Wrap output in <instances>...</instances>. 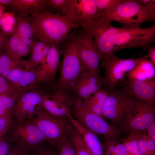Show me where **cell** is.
<instances>
[{"mask_svg":"<svg viewBox=\"0 0 155 155\" xmlns=\"http://www.w3.org/2000/svg\"><path fill=\"white\" fill-rule=\"evenodd\" d=\"M148 58L153 64L155 65V46H152L148 49Z\"/></svg>","mask_w":155,"mask_h":155,"instance_id":"obj_41","label":"cell"},{"mask_svg":"<svg viewBox=\"0 0 155 155\" xmlns=\"http://www.w3.org/2000/svg\"><path fill=\"white\" fill-rule=\"evenodd\" d=\"M11 90L13 89L10 83L0 74V94Z\"/></svg>","mask_w":155,"mask_h":155,"instance_id":"obj_39","label":"cell"},{"mask_svg":"<svg viewBox=\"0 0 155 155\" xmlns=\"http://www.w3.org/2000/svg\"><path fill=\"white\" fill-rule=\"evenodd\" d=\"M24 60L22 58L13 59L5 52L2 51L0 54V74L7 80L10 72L21 65Z\"/></svg>","mask_w":155,"mask_h":155,"instance_id":"obj_27","label":"cell"},{"mask_svg":"<svg viewBox=\"0 0 155 155\" xmlns=\"http://www.w3.org/2000/svg\"><path fill=\"white\" fill-rule=\"evenodd\" d=\"M45 135L48 142L55 145L61 138L69 137L74 127L68 117L51 115L42 106L30 121Z\"/></svg>","mask_w":155,"mask_h":155,"instance_id":"obj_6","label":"cell"},{"mask_svg":"<svg viewBox=\"0 0 155 155\" xmlns=\"http://www.w3.org/2000/svg\"><path fill=\"white\" fill-rule=\"evenodd\" d=\"M135 132L139 148L142 155H150L147 143L143 133Z\"/></svg>","mask_w":155,"mask_h":155,"instance_id":"obj_37","label":"cell"},{"mask_svg":"<svg viewBox=\"0 0 155 155\" xmlns=\"http://www.w3.org/2000/svg\"><path fill=\"white\" fill-rule=\"evenodd\" d=\"M59 50L63 55V59L60 65L59 78L54 86L61 93L70 96L73 93L76 79L82 71L86 70L79 56L74 29Z\"/></svg>","mask_w":155,"mask_h":155,"instance_id":"obj_3","label":"cell"},{"mask_svg":"<svg viewBox=\"0 0 155 155\" xmlns=\"http://www.w3.org/2000/svg\"><path fill=\"white\" fill-rule=\"evenodd\" d=\"M18 95L13 90L0 94V117H12L13 108Z\"/></svg>","mask_w":155,"mask_h":155,"instance_id":"obj_25","label":"cell"},{"mask_svg":"<svg viewBox=\"0 0 155 155\" xmlns=\"http://www.w3.org/2000/svg\"><path fill=\"white\" fill-rule=\"evenodd\" d=\"M102 78L96 77L86 70L82 71L76 79L73 85L75 96L85 98L102 88Z\"/></svg>","mask_w":155,"mask_h":155,"instance_id":"obj_17","label":"cell"},{"mask_svg":"<svg viewBox=\"0 0 155 155\" xmlns=\"http://www.w3.org/2000/svg\"><path fill=\"white\" fill-rule=\"evenodd\" d=\"M126 74V78L128 79L140 80L154 79L155 65L150 59H144Z\"/></svg>","mask_w":155,"mask_h":155,"instance_id":"obj_24","label":"cell"},{"mask_svg":"<svg viewBox=\"0 0 155 155\" xmlns=\"http://www.w3.org/2000/svg\"><path fill=\"white\" fill-rule=\"evenodd\" d=\"M148 55L138 58L122 59L111 53L102 59L101 65L104 69V75L102 78V87L110 91L117 88L125 75L133 70L143 59H148Z\"/></svg>","mask_w":155,"mask_h":155,"instance_id":"obj_7","label":"cell"},{"mask_svg":"<svg viewBox=\"0 0 155 155\" xmlns=\"http://www.w3.org/2000/svg\"><path fill=\"white\" fill-rule=\"evenodd\" d=\"M22 155H33L31 151L23 150Z\"/></svg>","mask_w":155,"mask_h":155,"instance_id":"obj_46","label":"cell"},{"mask_svg":"<svg viewBox=\"0 0 155 155\" xmlns=\"http://www.w3.org/2000/svg\"><path fill=\"white\" fill-rule=\"evenodd\" d=\"M94 18L106 19L127 28H140L144 23L151 21L149 11L139 0H120L110 8L97 13Z\"/></svg>","mask_w":155,"mask_h":155,"instance_id":"obj_4","label":"cell"},{"mask_svg":"<svg viewBox=\"0 0 155 155\" xmlns=\"http://www.w3.org/2000/svg\"><path fill=\"white\" fill-rule=\"evenodd\" d=\"M68 0H47L49 7L53 13L59 15H63Z\"/></svg>","mask_w":155,"mask_h":155,"instance_id":"obj_31","label":"cell"},{"mask_svg":"<svg viewBox=\"0 0 155 155\" xmlns=\"http://www.w3.org/2000/svg\"><path fill=\"white\" fill-rule=\"evenodd\" d=\"M13 0H0V4L2 5H10L13 2Z\"/></svg>","mask_w":155,"mask_h":155,"instance_id":"obj_44","label":"cell"},{"mask_svg":"<svg viewBox=\"0 0 155 155\" xmlns=\"http://www.w3.org/2000/svg\"><path fill=\"white\" fill-rule=\"evenodd\" d=\"M9 6L17 13L30 15L32 12L53 13L47 0H13Z\"/></svg>","mask_w":155,"mask_h":155,"instance_id":"obj_19","label":"cell"},{"mask_svg":"<svg viewBox=\"0 0 155 155\" xmlns=\"http://www.w3.org/2000/svg\"><path fill=\"white\" fill-rule=\"evenodd\" d=\"M108 93V91L102 88L87 97L81 99L82 102L86 108L105 119L102 113V108Z\"/></svg>","mask_w":155,"mask_h":155,"instance_id":"obj_23","label":"cell"},{"mask_svg":"<svg viewBox=\"0 0 155 155\" xmlns=\"http://www.w3.org/2000/svg\"><path fill=\"white\" fill-rule=\"evenodd\" d=\"M108 92L102 108L103 115L105 119L120 125L125 115L133 106L135 98L126 90L117 88Z\"/></svg>","mask_w":155,"mask_h":155,"instance_id":"obj_11","label":"cell"},{"mask_svg":"<svg viewBox=\"0 0 155 155\" xmlns=\"http://www.w3.org/2000/svg\"><path fill=\"white\" fill-rule=\"evenodd\" d=\"M6 9V7L5 6L0 4V19L2 16Z\"/></svg>","mask_w":155,"mask_h":155,"instance_id":"obj_45","label":"cell"},{"mask_svg":"<svg viewBox=\"0 0 155 155\" xmlns=\"http://www.w3.org/2000/svg\"><path fill=\"white\" fill-rule=\"evenodd\" d=\"M119 139H106L102 145L103 155H127L124 144Z\"/></svg>","mask_w":155,"mask_h":155,"instance_id":"obj_28","label":"cell"},{"mask_svg":"<svg viewBox=\"0 0 155 155\" xmlns=\"http://www.w3.org/2000/svg\"><path fill=\"white\" fill-rule=\"evenodd\" d=\"M52 146L45 145L31 151L33 155H55L56 150Z\"/></svg>","mask_w":155,"mask_h":155,"instance_id":"obj_36","label":"cell"},{"mask_svg":"<svg viewBox=\"0 0 155 155\" xmlns=\"http://www.w3.org/2000/svg\"><path fill=\"white\" fill-rule=\"evenodd\" d=\"M30 15L17 13L16 15L15 33L30 47L35 39L33 30L30 19Z\"/></svg>","mask_w":155,"mask_h":155,"instance_id":"obj_22","label":"cell"},{"mask_svg":"<svg viewBox=\"0 0 155 155\" xmlns=\"http://www.w3.org/2000/svg\"><path fill=\"white\" fill-rule=\"evenodd\" d=\"M80 26L89 32L93 38L100 60L111 53L127 48L148 49L155 39V24L142 28H117L104 18L86 20Z\"/></svg>","mask_w":155,"mask_h":155,"instance_id":"obj_1","label":"cell"},{"mask_svg":"<svg viewBox=\"0 0 155 155\" xmlns=\"http://www.w3.org/2000/svg\"><path fill=\"white\" fill-rule=\"evenodd\" d=\"M120 0H95L97 8V13L101 12L110 8L119 2Z\"/></svg>","mask_w":155,"mask_h":155,"instance_id":"obj_33","label":"cell"},{"mask_svg":"<svg viewBox=\"0 0 155 155\" xmlns=\"http://www.w3.org/2000/svg\"><path fill=\"white\" fill-rule=\"evenodd\" d=\"M67 106L73 118L82 127L106 139H119L122 130L110 124L103 118L85 107L80 98L69 96Z\"/></svg>","mask_w":155,"mask_h":155,"instance_id":"obj_5","label":"cell"},{"mask_svg":"<svg viewBox=\"0 0 155 155\" xmlns=\"http://www.w3.org/2000/svg\"></svg>","mask_w":155,"mask_h":155,"instance_id":"obj_48","label":"cell"},{"mask_svg":"<svg viewBox=\"0 0 155 155\" xmlns=\"http://www.w3.org/2000/svg\"><path fill=\"white\" fill-rule=\"evenodd\" d=\"M16 18L13 11L4 12L0 19V30L8 38L15 33Z\"/></svg>","mask_w":155,"mask_h":155,"instance_id":"obj_26","label":"cell"},{"mask_svg":"<svg viewBox=\"0 0 155 155\" xmlns=\"http://www.w3.org/2000/svg\"><path fill=\"white\" fill-rule=\"evenodd\" d=\"M22 151L20 148L13 144L8 155H22Z\"/></svg>","mask_w":155,"mask_h":155,"instance_id":"obj_42","label":"cell"},{"mask_svg":"<svg viewBox=\"0 0 155 155\" xmlns=\"http://www.w3.org/2000/svg\"><path fill=\"white\" fill-rule=\"evenodd\" d=\"M30 14L36 40L50 43L59 50L71 31L80 26L54 13L32 12Z\"/></svg>","mask_w":155,"mask_h":155,"instance_id":"obj_2","label":"cell"},{"mask_svg":"<svg viewBox=\"0 0 155 155\" xmlns=\"http://www.w3.org/2000/svg\"><path fill=\"white\" fill-rule=\"evenodd\" d=\"M60 55L58 49L53 45L44 63L36 71L38 81L44 86H50L55 83L59 65Z\"/></svg>","mask_w":155,"mask_h":155,"instance_id":"obj_16","label":"cell"},{"mask_svg":"<svg viewBox=\"0 0 155 155\" xmlns=\"http://www.w3.org/2000/svg\"><path fill=\"white\" fill-rule=\"evenodd\" d=\"M149 11L151 17V21H155V0H139Z\"/></svg>","mask_w":155,"mask_h":155,"instance_id":"obj_38","label":"cell"},{"mask_svg":"<svg viewBox=\"0 0 155 155\" xmlns=\"http://www.w3.org/2000/svg\"><path fill=\"white\" fill-rule=\"evenodd\" d=\"M7 80L19 95L43 86L38 81L36 71L28 69L22 64L10 72Z\"/></svg>","mask_w":155,"mask_h":155,"instance_id":"obj_13","label":"cell"},{"mask_svg":"<svg viewBox=\"0 0 155 155\" xmlns=\"http://www.w3.org/2000/svg\"><path fill=\"white\" fill-rule=\"evenodd\" d=\"M69 139L74 146L76 155H92L81 135L74 127L71 131Z\"/></svg>","mask_w":155,"mask_h":155,"instance_id":"obj_29","label":"cell"},{"mask_svg":"<svg viewBox=\"0 0 155 155\" xmlns=\"http://www.w3.org/2000/svg\"><path fill=\"white\" fill-rule=\"evenodd\" d=\"M69 137H65L61 138L55 145L59 155H72L69 148Z\"/></svg>","mask_w":155,"mask_h":155,"instance_id":"obj_32","label":"cell"},{"mask_svg":"<svg viewBox=\"0 0 155 155\" xmlns=\"http://www.w3.org/2000/svg\"><path fill=\"white\" fill-rule=\"evenodd\" d=\"M119 140L124 144L127 155H142L135 132H131L126 138H120Z\"/></svg>","mask_w":155,"mask_h":155,"instance_id":"obj_30","label":"cell"},{"mask_svg":"<svg viewBox=\"0 0 155 155\" xmlns=\"http://www.w3.org/2000/svg\"><path fill=\"white\" fill-rule=\"evenodd\" d=\"M67 117L74 127L81 135L92 155H103L102 145L97 135L82 127L73 118L70 113Z\"/></svg>","mask_w":155,"mask_h":155,"instance_id":"obj_21","label":"cell"},{"mask_svg":"<svg viewBox=\"0 0 155 155\" xmlns=\"http://www.w3.org/2000/svg\"><path fill=\"white\" fill-rule=\"evenodd\" d=\"M13 144L11 141L4 136L0 139V155H8Z\"/></svg>","mask_w":155,"mask_h":155,"instance_id":"obj_35","label":"cell"},{"mask_svg":"<svg viewBox=\"0 0 155 155\" xmlns=\"http://www.w3.org/2000/svg\"><path fill=\"white\" fill-rule=\"evenodd\" d=\"M7 38L0 30V54L3 51L4 44Z\"/></svg>","mask_w":155,"mask_h":155,"instance_id":"obj_43","label":"cell"},{"mask_svg":"<svg viewBox=\"0 0 155 155\" xmlns=\"http://www.w3.org/2000/svg\"><path fill=\"white\" fill-rule=\"evenodd\" d=\"M3 50L13 59H16L30 55L31 48L24 43L15 33L8 38L4 44Z\"/></svg>","mask_w":155,"mask_h":155,"instance_id":"obj_20","label":"cell"},{"mask_svg":"<svg viewBox=\"0 0 155 155\" xmlns=\"http://www.w3.org/2000/svg\"><path fill=\"white\" fill-rule=\"evenodd\" d=\"M146 133L151 139L155 142V121L148 128Z\"/></svg>","mask_w":155,"mask_h":155,"instance_id":"obj_40","label":"cell"},{"mask_svg":"<svg viewBox=\"0 0 155 155\" xmlns=\"http://www.w3.org/2000/svg\"><path fill=\"white\" fill-rule=\"evenodd\" d=\"M117 85L135 98L151 104L155 103L154 79L140 80L128 79L125 77Z\"/></svg>","mask_w":155,"mask_h":155,"instance_id":"obj_14","label":"cell"},{"mask_svg":"<svg viewBox=\"0 0 155 155\" xmlns=\"http://www.w3.org/2000/svg\"><path fill=\"white\" fill-rule=\"evenodd\" d=\"M55 155H59V154L57 150H56Z\"/></svg>","mask_w":155,"mask_h":155,"instance_id":"obj_47","label":"cell"},{"mask_svg":"<svg viewBox=\"0 0 155 155\" xmlns=\"http://www.w3.org/2000/svg\"><path fill=\"white\" fill-rule=\"evenodd\" d=\"M13 120L12 117H0V139L6 134Z\"/></svg>","mask_w":155,"mask_h":155,"instance_id":"obj_34","label":"cell"},{"mask_svg":"<svg viewBox=\"0 0 155 155\" xmlns=\"http://www.w3.org/2000/svg\"><path fill=\"white\" fill-rule=\"evenodd\" d=\"M45 88H39L19 94L15 104L12 117L18 122L31 121L39 109L45 93Z\"/></svg>","mask_w":155,"mask_h":155,"instance_id":"obj_12","label":"cell"},{"mask_svg":"<svg viewBox=\"0 0 155 155\" xmlns=\"http://www.w3.org/2000/svg\"><path fill=\"white\" fill-rule=\"evenodd\" d=\"M155 121V104L135 98L134 104L124 117L121 130L127 133H146L148 128Z\"/></svg>","mask_w":155,"mask_h":155,"instance_id":"obj_9","label":"cell"},{"mask_svg":"<svg viewBox=\"0 0 155 155\" xmlns=\"http://www.w3.org/2000/svg\"><path fill=\"white\" fill-rule=\"evenodd\" d=\"M23 150L31 151L48 142L44 134L30 121L18 122L13 120L4 135Z\"/></svg>","mask_w":155,"mask_h":155,"instance_id":"obj_8","label":"cell"},{"mask_svg":"<svg viewBox=\"0 0 155 155\" xmlns=\"http://www.w3.org/2000/svg\"><path fill=\"white\" fill-rule=\"evenodd\" d=\"M96 13L95 0H68L62 16L79 25L87 19L94 18Z\"/></svg>","mask_w":155,"mask_h":155,"instance_id":"obj_15","label":"cell"},{"mask_svg":"<svg viewBox=\"0 0 155 155\" xmlns=\"http://www.w3.org/2000/svg\"><path fill=\"white\" fill-rule=\"evenodd\" d=\"M53 45L38 40L34 41L30 48L29 59L24 60L22 65L27 68L35 71L44 63L49 50Z\"/></svg>","mask_w":155,"mask_h":155,"instance_id":"obj_18","label":"cell"},{"mask_svg":"<svg viewBox=\"0 0 155 155\" xmlns=\"http://www.w3.org/2000/svg\"><path fill=\"white\" fill-rule=\"evenodd\" d=\"M74 29L79 56L84 67L93 75L100 78L99 64L100 60L94 45L93 36L80 26Z\"/></svg>","mask_w":155,"mask_h":155,"instance_id":"obj_10","label":"cell"}]
</instances>
